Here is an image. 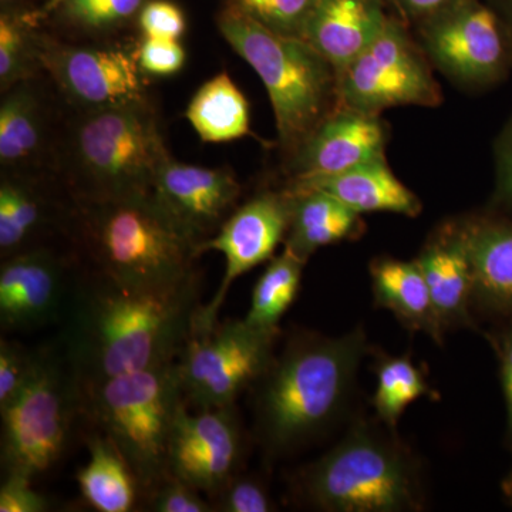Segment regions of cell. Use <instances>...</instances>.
<instances>
[{
	"instance_id": "35",
	"label": "cell",
	"mask_w": 512,
	"mask_h": 512,
	"mask_svg": "<svg viewBox=\"0 0 512 512\" xmlns=\"http://www.w3.org/2000/svg\"><path fill=\"white\" fill-rule=\"evenodd\" d=\"M143 0H69L70 16L83 26L104 28L130 18Z\"/></svg>"
},
{
	"instance_id": "28",
	"label": "cell",
	"mask_w": 512,
	"mask_h": 512,
	"mask_svg": "<svg viewBox=\"0 0 512 512\" xmlns=\"http://www.w3.org/2000/svg\"><path fill=\"white\" fill-rule=\"evenodd\" d=\"M377 386L373 396L377 419L396 431L404 410L431 389L423 372L409 356H380L376 365Z\"/></svg>"
},
{
	"instance_id": "20",
	"label": "cell",
	"mask_w": 512,
	"mask_h": 512,
	"mask_svg": "<svg viewBox=\"0 0 512 512\" xmlns=\"http://www.w3.org/2000/svg\"><path fill=\"white\" fill-rule=\"evenodd\" d=\"M288 191L325 192L360 215L392 212L417 217L421 212L419 198L392 173L386 158L329 177L293 180Z\"/></svg>"
},
{
	"instance_id": "4",
	"label": "cell",
	"mask_w": 512,
	"mask_h": 512,
	"mask_svg": "<svg viewBox=\"0 0 512 512\" xmlns=\"http://www.w3.org/2000/svg\"><path fill=\"white\" fill-rule=\"evenodd\" d=\"M295 500L326 512H412L426 503L419 461L389 427L359 420L332 450L296 471Z\"/></svg>"
},
{
	"instance_id": "21",
	"label": "cell",
	"mask_w": 512,
	"mask_h": 512,
	"mask_svg": "<svg viewBox=\"0 0 512 512\" xmlns=\"http://www.w3.org/2000/svg\"><path fill=\"white\" fill-rule=\"evenodd\" d=\"M444 330L473 325V278L456 225L443 228L416 258Z\"/></svg>"
},
{
	"instance_id": "26",
	"label": "cell",
	"mask_w": 512,
	"mask_h": 512,
	"mask_svg": "<svg viewBox=\"0 0 512 512\" xmlns=\"http://www.w3.org/2000/svg\"><path fill=\"white\" fill-rule=\"evenodd\" d=\"M305 264L286 248L272 259L254 286L251 308L245 320L255 328L281 332L279 322L295 302Z\"/></svg>"
},
{
	"instance_id": "3",
	"label": "cell",
	"mask_w": 512,
	"mask_h": 512,
	"mask_svg": "<svg viewBox=\"0 0 512 512\" xmlns=\"http://www.w3.org/2000/svg\"><path fill=\"white\" fill-rule=\"evenodd\" d=\"M73 217L94 272L130 288H167L194 271L198 242L153 191L113 200H74Z\"/></svg>"
},
{
	"instance_id": "42",
	"label": "cell",
	"mask_w": 512,
	"mask_h": 512,
	"mask_svg": "<svg viewBox=\"0 0 512 512\" xmlns=\"http://www.w3.org/2000/svg\"><path fill=\"white\" fill-rule=\"evenodd\" d=\"M505 488V494H507V497H510L512 500V473L510 474V477H508V480L504 483Z\"/></svg>"
},
{
	"instance_id": "18",
	"label": "cell",
	"mask_w": 512,
	"mask_h": 512,
	"mask_svg": "<svg viewBox=\"0 0 512 512\" xmlns=\"http://www.w3.org/2000/svg\"><path fill=\"white\" fill-rule=\"evenodd\" d=\"M456 225L473 278V306L512 316V220L476 218Z\"/></svg>"
},
{
	"instance_id": "32",
	"label": "cell",
	"mask_w": 512,
	"mask_h": 512,
	"mask_svg": "<svg viewBox=\"0 0 512 512\" xmlns=\"http://www.w3.org/2000/svg\"><path fill=\"white\" fill-rule=\"evenodd\" d=\"M150 511L154 512H214L211 501L181 478L168 474L147 494Z\"/></svg>"
},
{
	"instance_id": "8",
	"label": "cell",
	"mask_w": 512,
	"mask_h": 512,
	"mask_svg": "<svg viewBox=\"0 0 512 512\" xmlns=\"http://www.w3.org/2000/svg\"><path fill=\"white\" fill-rule=\"evenodd\" d=\"M0 416L3 474L33 480L62 458L77 417L84 416V393L60 342L36 349L28 380Z\"/></svg>"
},
{
	"instance_id": "36",
	"label": "cell",
	"mask_w": 512,
	"mask_h": 512,
	"mask_svg": "<svg viewBox=\"0 0 512 512\" xmlns=\"http://www.w3.org/2000/svg\"><path fill=\"white\" fill-rule=\"evenodd\" d=\"M138 63L147 73L170 76L180 72L184 66L185 52L178 40L146 37L140 49Z\"/></svg>"
},
{
	"instance_id": "34",
	"label": "cell",
	"mask_w": 512,
	"mask_h": 512,
	"mask_svg": "<svg viewBox=\"0 0 512 512\" xmlns=\"http://www.w3.org/2000/svg\"><path fill=\"white\" fill-rule=\"evenodd\" d=\"M28 69V46L18 23L0 19V83L3 89L20 82Z\"/></svg>"
},
{
	"instance_id": "43",
	"label": "cell",
	"mask_w": 512,
	"mask_h": 512,
	"mask_svg": "<svg viewBox=\"0 0 512 512\" xmlns=\"http://www.w3.org/2000/svg\"><path fill=\"white\" fill-rule=\"evenodd\" d=\"M505 2H507L508 19H510V23H507V26L512 36V0H505Z\"/></svg>"
},
{
	"instance_id": "40",
	"label": "cell",
	"mask_w": 512,
	"mask_h": 512,
	"mask_svg": "<svg viewBox=\"0 0 512 512\" xmlns=\"http://www.w3.org/2000/svg\"><path fill=\"white\" fill-rule=\"evenodd\" d=\"M501 382L507 407L508 437L512 443V328L505 333L500 345Z\"/></svg>"
},
{
	"instance_id": "11",
	"label": "cell",
	"mask_w": 512,
	"mask_h": 512,
	"mask_svg": "<svg viewBox=\"0 0 512 512\" xmlns=\"http://www.w3.org/2000/svg\"><path fill=\"white\" fill-rule=\"evenodd\" d=\"M424 32L426 49L453 79L490 86L507 76L512 64V36L507 23L477 0L439 10Z\"/></svg>"
},
{
	"instance_id": "10",
	"label": "cell",
	"mask_w": 512,
	"mask_h": 512,
	"mask_svg": "<svg viewBox=\"0 0 512 512\" xmlns=\"http://www.w3.org/2000/svg\"><path fill=\"white\" fill-rule=\"evenodd\" d=\"M339 103L379 116L397 106H439L441 92L426 60L394 20L339 72Z\"/></svg>"
},
{
	"instance_id": "19",
	"label": "cell",
	"mask_w": 512,
	"mask_h": 512,
	"mask_svg": "<svg viewBox=\"0 0 512 512\" xmlns=\"http://www.w3.org/2000/svg\"><path fill=\"white\" fill-rule=\"evenodd\" d=\"M386 22L377 0H318L301 37L339 74L373 42Z\"/></svg>"
},
{
	"instance_id": "27",
	"label": "cell",
	"mask_w": 512,
	"mask_h": 512,
	"mask_svg": "<svg viewBox=\"0 0 512 512\" xmlns=\"http://www.w3.org/2000/svg\"><path fill=\"white\" fill-rule=\"evenodd\" d=\"M43 143V120L35 94L12 86L0 107V160L8 167L29 163Z\"/></svg>"
},
{
	"instance_id": "6",
	"label": "cell",
	"mask_w": 512,
	"mask_h": 512,
	"mask_svg": "<svg viewBox=\"0 0 512 512\" xmlns=\"http://www.w3.org/2000/svg\"><path fill=\"white\" fill-rule=\"evenodd\" d=\"M67 173L74 200H113L153 191L170 158L144 100L86 110L70 130Z\"/></svg>"
},
{
	"instance_id": "25",
	"label": "cell",
	"mask_w": 512,
	"mask_h": 512,
	"mask_svg": "<svg viewBox=\"0 0 512 512\" xmlns=\"http://www.w3.org/2000/svg\"><path fill=\"white\" fill-rule=\"evenodd\" d=\"M187 119L207 143H225L249 133V107L227 73L218 74L192 97Z\"/></svg>"
},
{
	"instance_id": "7",
	"label": "cell",
	"mask_w": 512,
	"mask_h": 512,
	"mask_svg": "<svg viewBox=\"0 0 512 512\" xmlns=\"http://www.w3.org/2000/svg\"><path fill=\"white\" fill-rule=\"evenodd\" d=\"M185 404L177 362L124 373L84 392V417L126 458L141 493L170 474L171 436Z\"/></svg>"
},
{
	"instance_id": "22",
	"label": "cell",
	"mask_w": 512,
	"mask_h": 512,
	"mask_svg": "<svg viewBox=\"0 0 512 512\" xmlns=\"http://www.w3.org/2000/svg\"><path fill=\"white\" fill-rule=\"evenodd\" d=\"M370 278L377 308L392 312L404 328L426 333L439 345L443 343L446 330L416 259L404 262L377 258L370 264Z\"/></svg>"
},
{
	"instance_id": "29",
	"label": "cell",
	"mask_w": 512,
	"mask_h": 512,
	"mask_svg": "<svg viewBox=\"0 0 512 512\" xmlns=\"http://www.w3.org/2000/svg\"><path fill=\"white\" fill-rule=\"evenodd\" d=\"M45 207L25 185L3 181L0 187V249L3 259L28 249L45 224Z\"/></svg>"
},
{
	"instance_id": "14",
	"label": "cell",
	"mask_w": 512,
	"mask_h": 512,
	"mask_svg": "<svg viewBox=\"0 0 512 512\" xmlns=\"http://www.w3.org/2000/svg\"><path fill=\"white\" fill-rule=\"evenodd\" d=\"M74 281L52 249L33 247L0 266V325L3 330L42 328L63 319Z\"/></svg>"
},
{
	"instance_id": "38",
	"label": "cell",
	"mask_w": 512,
	"mask_h": 512,
	"mask_svg": "<svg viewBox=\"0 0 512 512\" xmlns=\"http://www.w3.org/2000/svg\"><path fill=\"white\" fill-rule=\"evenodd\" d=\"M140 25L146 37L158 39H180L185 30L183 12L165 0H154L144 6Z\"/></svg>"
},
{
	"instance_id": "33",
	"label": "cell",
	"mask_w": 512,
	"mask_h": 512,
	"mask_svg": "<svg viewBox=\"0 0 512 512\" xmlns=\"http://www.w3.org/2000/svg\"><path fill=\"white\" fill-rule=\"evenodd\" d=\"M35 359L36 350H30L16 340H0V409L20 392L32 372Z\"/></svg>"
},
{
	"instance_id": "23",
	"label": "cell",
	"mask_w": 512,
	"mask_h": 512,
	"mask_svg": "<svg viewBox=\"0 0 512 512\" xmlns=\"http://www.w3.org/2000/svg\"><path fill=\"white\" fill-rule=\"evenodd\" d=\"M291 200V220L285 248L302 261L318 249L359 237L362 215L320 191H286Z\"/></svg>"
},
{
	"instance_id": "5",
	"label": "cell",
	"mask_w": 512,
	"mask_h": 512,
	"mask_svg": "<svg viewBox=\"0 0 512 512\" xmlns=\"http://www.w3.org/2000/svg\"><path fill=\"white\" fill-rule=\"evenodd\" d=\"M222 36L261 77L272 109L279 140L298 151L339 101L335 67L299 36L266 28L244 10H225L218 19Z\"/></svg>"
},
{
	"instance_id": "13",
	"label": "cell",
	"mask_w": 512,
	"mask_h": 512,
	"mask_svg": "<svg viewBox=\"0 0 512 512\" xmlns=\"http://www.w3.org/2000/svg\"><path fill=\"white\" fill-rule=\"evenodd\" d=\"M245 433L232 406L188 412L181 407L171 436L170 474L200 490L208 498L242 470Z\"/></svg>"
},
{
	"instance_id": "1",
	"label": "cell",
	"mask_w": 512,
	"mask_h": 512,
	"mask_svg": "<svg viewBox=\"0 0 512 512\" xmlns=\"http://www.w3.org/2000/svg\"><path fill=\"white\" fill-rule=\"evenodd\" d=\"M198 274L167 288H130L92 274L74 282L59 342L82 383L177 362L201 308Z\"/></svg>"
},
{
	"instance_id": "2",
	"label": "cell",
	"mask_w": 512,
	"mask_h": 512,
	"mask_svg": "<svg viewBox=\"0 0 512 512\" xmlns=\"http://www.w3.org/2000/svg\"><path fill=\"white\" fill-rule=\"evenodd\" d=\"M365 330L339 338L299 332L252 390L254 439L266 460L291 456L335 426L355 393Z\"/></svg>"
},
{
	"instance_id": "41",
	"label": "cell",
	"mask_w": 512,
	"mask_h": 512,
	"mask_svg": "<svg viewBox=\"0 0 512 512\" xmlns=\"http://www.w3.org/2000/svg\"><path fill=\"white\" fill-rule=\"evenodd\" d=\"M404 9L413 16L433 15L450 5L451 0H399Z\"/></svg>"
},
{
	"instance_id": "30",
	"label": "cell",
	"mask_w": 512,
	"mask_h": 512,
	"mask_svg": "<svg viewBox=\"0 0 512 512\" xmlns=\"http://www.w3.org/2000/svg\"><path fill=\"white\" fill-rule=\"evenodd\" d=\"M318 0H238V8L282 35L299 36Z\"/></svg>"
},
{
	"instance_id": "17",
	"label": "cell",
	"mask_w": 512,
	"mask_h": 512,
	"mask_svg": "<svg viewBox=\"0 0 512 512\" xmlns=\"http://www.w3.org/2000/svg\"><path fill=\"white\" fill-rule=\"evenodd\" d=\"M375 114L340 107L296 151L295 180L329 177L383 160L386 134Z\"/></svg>"
},
{
	"instance_id": "44",
	"label": "cell",
	"mask_w": 512,
	"mask_h": 512,
	"mask_svg": "<svg viewBox=\"0 0 512 512\" xmlns=\"http://www.w3.org/2000/svg\"><path fill=\"white\" fill-rule=\"evenodd\" d=\"M2 2H10V0H2Z\"/></svg>"
},
{
	"instance_id": "16",
	"label": "cell",
	"mask_w": 512,
	"mask_h": 512,
	"mask_svg": "<svg viewBox=\"0 0 512 512\" xmlns=\"http://www.w3.org/2000/svg\"><path fill=\"white\" fill-rule=\"evenodd\" d=\"M43 63L74 103L86 110L143 100L137 64L123 50L49 47Z\"/></svg>"
},
{
	"instance_id": "31",
	"label": "cell",
	"mask_w": 512,
	"mask_h": 512,
	"mask_svg": "<svg viewBox=\"0 0 512 512\" xmlns=\"http://www.w3.org/2000/svg\"><path fill=\"white\" fill-rule=\"evenodd\" d=\"M214 511L220 512H271L276 504L268 485L256 474L239 471L211 498Z\"/></svg>"
},
{
	"instance_id": "37",
	"label": "cell",
	"mask_w": 512,
	"mask_h": 512,
	"mask_svg": "<svg viewBox=\"0 0 512 512\" xmlns=\"http://www.w3.org/2000/svg\"><path fill=\"white\" fill-rule=\"evenodd\" d=\"M49 503L32 487V478L22 474H3L0 487V512H45Z\"/></svg>"
},
{
	"instance_id": "15",
	"label": "cell",
	"mask_w": 512,
	"mask_h": 512,
	"mask_svg": "<svg viewBox=\"0 0 512 512\" xmlns=\"http://www.w3.org/2000/svg\"><path fill=\"white\" fill-rule=\"evenodd\" d=\"M153 194L200 245L227 220L241 187L227 170L181 164L170 157L158 171Z\"/></svg>"
},
{
	"instance_id": "24",
	"label": "cell",
	"mask_w": 512,
	"mask_h": 512,
	"mask_svg": "<svg viewBox=\"0 0 512 512\" xmlns=\"http://www.w3.org/2000/svg\"><path fill=\"white\" fill-rule=\"evenodd\" d=\"M89 463L77 473L84 501L100 512H130L136 508L140 485L117 447L100 431L87 436Z\"/></svg>"
},
{
	"instance_id": "9",
	"label": "cell",
	"mask_w": 512,
	"mask_h": 512,
	"mask_svg": "<svg viewBox=\"0 0 512 512\" xmlns=\"http://www.w3.org/2000/svg\"><path fill=\"white\" fill-rule=\"evenodd\" d=\"M279 333L245 319L192 330L177 359L185 403L198 410L235 404L271 365Z\"/></svg>"
},
{
	"instance_id": "12",
	"label": "cell",
	"mask_w": 512,
	"mask_h": 512,
	"mask_svg": "<svg viewBox=\"0 0 512 512\" xmlns=\"http://www.w3.org/2000/svg\"><path fill=\"white\" fill-rule=\"evenodd\" d=\"M291 220L288 194L262 192L232 212L214 237L198 245V255L218 251L225 256V274L220 288L208 303H202L192 330L210 329L218 322L229 288L247 272L268 261L286 238Z\"/></svg>"
},
{
	"instance_id": "39",
	"label": "cell",
	"mask_w": 512,
	"mask_h": 512,
	"mask_svg": "<svg viewBox=\"0 0 512 512\" xmlns=\"http://www.w3.org/2000/svg\"><path fill=\"white\" fill-rule=\"evenodd\" d=\"M495 201L512 211V117L504 127L495 146Z\"/></svg>"
}]
</instances>
